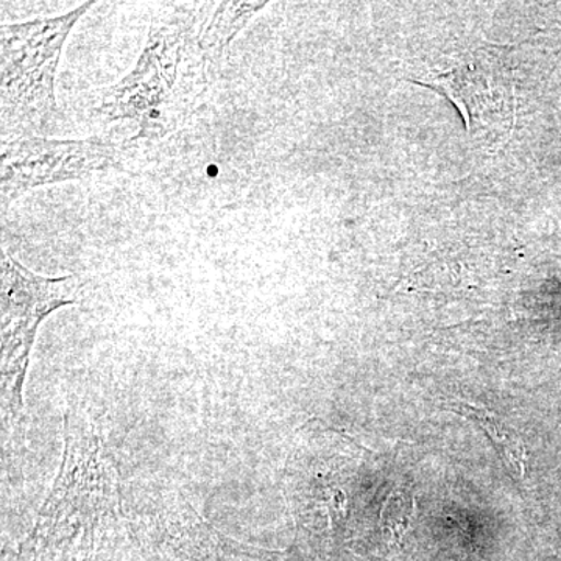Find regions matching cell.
Returning <instances> with one entry per match:
<instances>
[{
    "label": "cell",
    "mask_w": 561,
    "mask_h": 561,
    "mask_svg": "<svg viewBox=\"0 0 561 561\" xmlns=\"http://www.w3.org/2000/svg\"><path fill=\"white\" fill-rule=\"evenodd\" d=\"M77 276L47 278L36 275L0 250V367L3 419L18 420L24 412V386L33 345L41 323L51 312L79 302Z\"/></svg>",
    "instance_id": "obj_3"
},
{
    "label": "cell",
    "mask_w": 561,
    "mask_h": 561,
    "mask_svg": "<svg viewBox=\"0 0 561 561\" xmlns=\"http://www.w3.org/2000/svg\"><path fill=\"white\" fill-rule=\"evenodd\" d=\"M135 151V144L113 133L79 140L41 136L2 142L0 202L5 209L36 187L119 171Z\"/></svg>",
    "instance_id": "obj_4"
},
{
    "label": "cell",
    "mask_w": 561,
    "mask_h": 561,
    "mask_svg": "<svg viewBox=\"0 0 561 561\" xmlns=\"http://www.w3.org/2000/svg\"><path fill=\"white\" fill-rule=\"evenodd\" d=\"M151 22L135 69L103 90L94 117L135 131L133 144L183 127L219 73L224 51L267 2H184Z\"/></svg>",
    "instance_id": "obj_1"
},
{
    "label": "cell",
    "mask_w": 561,
    "mask_h": 561,
    "mask_svg": "<svg viewBox=\"0 0 561 561\" xmlns=\"http://www.w3.org/2000/svg\"><path fill=\"white\" fill-rule=\"evenodd\" d=\"M413 511H415V502L401 491H393L383 502L381 527L391 540H398L408 531Z\"/></svg>",
    "instance_id": "obj_7"
},
{
    "label": "cell",
    "mask_w": 561,
    "mask_h": 561,
    "mask_svg": "<svg viewBox=\"0 0 561 561\" xmlns=\"http://www.w3.org/2000/svg\"><path fill=\"white\" fill-rule=\"evenodd\" d=\"M94 5L83 2L61 16L0 27L2 142L41 138L54 130L60 119L55 77L62 47L77 22Z\"/></svg>",
    "instance_id": "obj_2"
},
{
    "label": "cell",
    "mask_w": 561,
    "mask_h": 561,
    "mask_svg": "<svg viewBox=\"0 0 561 561\" xmlns=\"http://www.w3.org/2000/svg\"><path fill=\"white\" fill-rule=\"evenodd\" d=\"M451 408H454V411L478 421L485 434L489 435L490 440L496 446L497 453L501 454L502 459L511 468L513 474L516 478H524L527 461L526 448H524L522 440L511 430H507V426H504L501 421L494 419L483 409L467 404V402L453 401L448 409Z\"/></svg>",
    "instance_id": "obj_6"
},
{
    "label": "cell",
    "mask_w": 561,
    "mask_h": 561,
    "mask_svg": "<svg viewBox=\"0 0 561 561\" xmlns=\"http://www.w3.org/2000/svg\"><path fill=\"white\" fill-rule=\"evenodd\" d=\"M434 88L451 99L472 135L507 130V121L511 122L507 88L501 81H493V73L482 66L470 65L445 73L435 80Z\"/></svg>",
    "instance_id": "obj_5"
}]
</instances>
